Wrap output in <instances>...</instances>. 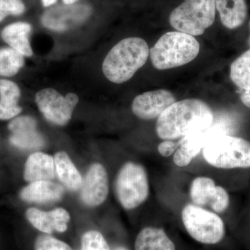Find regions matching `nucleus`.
Here are the masks:
<instances>
[{
    "label": "nucleus",
    "instance_id": "f257e3e1",
    "mask_svg": "<svg viewBox=\"0 0 250 250\" xmlns=\"http://www.w3.org/2000/svg\"><path fill=\"white\" fill-rule=\"evenodd\" d=\"M214 122L210 106L198 99L175 102L158 118L156 132L163 140H178L209 128Z\"/></svg>",
    "mask_w": 250,
    "mask_h": 250
},
{
    "label": "nucleus",
    "instance_id": "f03ea898",
    "mask_svg": "<svg viewBox=\"0 0 250 250\" xmlns=\"http://www.w3.org/2000/svg\"><path fill=\"white\" fill-rule=\"evenodd\" d=\"M149 56L146 41L141 38H126L117 43L105 57L104 75L113 83H125L146 63Z\"/></svg>",
    "mask_w": 250,
    "mask_h": 250
},
{
    "label": "nucleus",
    "instance_id": "7ed1b4c3",
    "mask_svg": "<svg viewBox=\"0 0 250 250\" xmlns=\"http://www.w3.org/2000/svg\"><path fill=\"white\" fill-rule=\"evenodd\" d=\"M200 50V43L194 36L178 31H169L149 49V55L153 66L164 70L191 62Z\"/></svg>",
    "mask_w": 250,
    "mask_h": 250
},
{
    "label": "nucleus",
    "instance_id": "20e7f679",
    "mask_svg": "<svg viewBox=\"0 0 250 250\" xmlns=\"http://www.w3.org/2000/svg\"><path fill=\"white\" fill-rule=\"evenodd\" d=\"M206 162L220 170L250 169V141L227 134L215 136L202 149Z\"/></svg>",
    "mask_w": 250,
    "mask_h": 250
},
{
    "label": "nucleus",
    "instance_id": "39448f33",
    "mask_svg": "<svg viewBox=\"0 0 250 250\" xmlns=\"http://www.w3.org/2000/svg\"><path fill=\"white\" fill-rule=\"evenodd\" d=\"M181 218L189 236L200 244H218L226 234L223 219L218 213L205 207L187 204L181 212Z\"/></svg>",
    "mask_w": 250,
    "mask_h": 250
},
{
    "label": "nucleus",
    "instance_id": "423d86ee",
    "mask_svg": "<svg viewBox=\"0 0 250 250\" xmlns=\"http://www.w3.org/2000/svg\"><path fill=\"white\" fill-rule=\"evenodd\" d=\"M215 11V0H184L172 11L169 21L177 31L200 36L214 22Z\"/></svg>",
    "mask_w": 250,
    "mask_h": 250
},
{
    "label": "nucleus",
    "instance_id": "0eeeda50",
    "mask_svg": "<svg viewBox=\"0 0 250 250\" xmlns=\"http://www.w3.org/2000/svg\"><path fill=\"white\" fill-rule=\"evenodd\" d=\"M147 171L137 163L126 162L117 174L115 190L117 198L126 210H132L143 205L149 195Z\"/></svg>",
    "mask_w": 250,
    "mask_h": 250
},
{
    "label": "nucleus",
    "instance_id": "6e6552de",
    "mask_svg": "<svg viewBox=\"0 0 250 250\" xmlns=\"http://www.w3.org/2000/svg\"><path fill=\"white\" fill-rule=\"evenodd\" d=\"M36 103L47 121L63 126L71 119L74 109L79 103V98L73 93L62 96L54 88H47L36 93Z\"/></svg>",
    "mask_w": 250,
    "mask_h": 250
},
{
    "label": "nucleus",
    "instance_id": "1a4fd4ad",
    "mask_svg": "<svg viewBox=\"0 0 250 250\" xmlns=\"http://www.w3.org/2000/svg\"><path fill=\"white\" fill-rule=\"evenodd\" d=\"M91 12L92 9L88 5H60L46 11L42 16V23L52 30L65 31L82 24Z\"/></svg>",
    "mask_w": 250,
    "mask_h": 250
},
{
    "label": "nucleus",
    "instance_id": "9d476101",
    "mask_svg": "<svg viewBox=\"0 0 250 250\" xmlns=\"http://www.w3.org/2000/svg\"><path fill=\"white\" fill-rule=\"evenodd\" d=\"M223 134L225 133L222 126L213 124L208 129L192 133L179 139V147L173 155L174 164L179 167L190 165L210 139Z\"/></svg>",
    "mask_w": 250,
    "mask_h": 250
},
{
    "label": "nucleus",
    "instance_id": "9b49d317",
    "mask_svg": "<svg viewBox=\"0 0 250 250\" xmlns=\"http://www.w3.org/2000/svg\"><path fill=\"white\" fill-rule=\"evenodd\" d=\"M80 190L81 199L88 207H98L106 201L109 184L107 172L102 164L95 163L90 166Z\"/></svg>",
    "mask_w": 250,
    "mask_h": 250
},
{
    "label": "nucleus",
    "instance_id": "f8f14e48",
    "mask_svg": "<svg viewBox=\"0 0 250 250\" xmlns=\"http://www.w3.org/2000/svg\"><path fill=\"white\" fill-rule=\"evenodd\" d=\"M175 102L173 94L169 90H152L136 96L133 100L131 109L135 116L141 119H158Z\"/></svg>",
    "mask_w": 250,
    "mask_h": 250
},
{
    "label": "nucleus",
    "instance_id": "ddd939ff",
    "mask_svg": "<svg viewBox=\"0 0 250 250\" xmlns=\"http://www.w3.org/2000/svg\"><path fill=\"white\" fill-rule=\"evenodd\" d=\"M36 121L29 116L16 118L9 125L12 134L10 142L22 149H39L45 144L43 138L36 131Z\"/></svg>",
    "mask_w": 250,
    "mask_h": 250
},
{
    "label": "nucleus",
    "instance_id": "4468645a",
    "mask_svg": "<svg viewBox=\"0 0 250 250\" xmlns=\"http://www.w3.org/2000/svg\"><path fill=\"white\" fill-rule=\"evenodd\" d=\"M29 223L42 232L51 234L54 231L64 232L67 229L70 216L66 210L57 208L51 211H42L36 208H29L26 211Z\"/></svg>",
    "mask_w": 250,
    "mask_h": 250
},
{
    "label": "nucleus",
    "instance_id": "2eb2a0df",
    "mask_svg": "<svg viewBox=\"0 0 250 250\" xmlns=\"http://www.w3.org/2000/svg\"><path fill=\"white\" fill-rule=\"evenodd\" d=\"M55 164L52 156L35 152L28 157L24 166V179L26 182L51 181L56 176Z\"/></svg>",
    "mask_w": 250,
    "mask_h": 250
},
{
    "label": "nucleus",
    "instance_id": "dca6fc26",
    "mask_svg": "<svg viewBox=\"0 0 250 250\" xmlns=\"http://www.w3.org/2000/svg\"><path fill=\"white\" fill-rule=\"evenodd\" d=\"M63 194L64 188L62 185L51 181H39L24 187L21 192V197L25 202L49 203L59 201Z\"/></svg>",
    "mask_w": 250,
    "mask_h": 250
},
{
    "label": "nucleus",
    "instance_id": "f3484780",
    "mask_svg": "<svg viewBox=\"0 0 250 250\" xmlns=\"http://www.w3.org/2000/svg\"><path fill=\"white\" fill-rule=\"evenodd\" d=\"M135 250H177L175 244L164 229L146 227L135 241Z\"/></svg>",
    "mask_w": 250,
    "mask_h": 250
},
{
    "label": "nucleus",
    "instance_id": "a211bd4d",
    "mask_svg": "<svg viewBox=\"0 0 250 250\" xmlns=\"http://www.w3.org/2000/svg\"><path fill=\"white\" fill-rule=\"evenodd\" d=\"M222 24L229 29L241 27L248 16L246 0H215Z\"/></svg>",
    "mask_w": 250,
    "mask_h": 250
},
{
    "label": "nucleus",
    "instance_id": "6ab92c4d",
    "mask_svg": "<svg viewBox=\"0 0 250 250\" xmlns=\"http://www.w3.org/2000/svg\"><path fill=\"white\" fill-rule=\"evenodd\" d=\"M31 26L26 22H16L9 24L3 29L1 37L11 48L25 57L33 55L29 36Z\"/></svg>",
    "mask_w": 250,
    "mask_h": 250
},
{
    "label": "nucleus",
    "instance_id": "aec40b11",
    "mask_svg": "<svg viewBox=\"0 0 250 250\" xmlns=\"http://www.w3.org/2000/svg\"><path fill=\"white\" fill-rule=\"evenodd\" d=\"M54 159L56 173L62 183L72 191L80 190L83 179L66 153L57 152Z\"/></svg>",
    "mask_w": 250,
    "mask_h": 250
},
{
    "label": "nucleus",
    "instance_id": "412c9836",
    "mask_svg": "<svg viewBox=\"0 0 250 250\" xmlns=\"http://www.w3.org/2000/svg\"><path fill=\"white\" fill-rule=\"evenodd\" d=\"M21 90L11 81L0 80V120H9L18 116L22 108L18 105Z\"/></svg>",
    "mask_w": 250,
    "mask_h": 250
},
{
    "label": "nucleus",
    "instance_id": "4be33fe9",
    "mask_svg": "<svg viewBox=\"0 0 250 250\" xmlns=\"http://www.w3.org/2000/svg\"><path fill=\"white\" fill-rule=\"evenodd\" d=\"M216 186L214 179L207 176H199L192 179L189 187L191 203L205 208L208 207Z\"/></svg>",
    "mask_w": 250,
    "mask_h": 250
},
{
    "label": "nucleus",
    "instance_id": "5701e85b",
    "mask_svg": "<svg viewBox=\"0 0 250 250\" xmlns=\"http://www.w3.org/2000/svg\"><path fill=\"white\" fill-rule=\"evenodd\" d=\"M230 78L241 89L250 90V48L231 64Z\"/></svg>",
    "mask_w": 250,
    "mask_h": 250
},
{
    "label": "nucleus",
    "instance_id": "b1692460",
    "mask_svg": "<svg viewBox=\"0 0 250 250\" xmlns=\"http://www.w3.org/2000/svg\"><path fill=\"white\" fill-rule=\"evenodd\" d=\"M24 64V56L11 48L0 49V76H14Z\"/></svg>",
    "mask_w": 250,
    "mask_h": 250
},
{
    "label": "nucleus",
    "instance_id": "393cba45",
    "mask_svg": "<svg viewBox=\"0 0 250 250\" xmlns=\"http://www.w3.org/2000/svg\"><path fill=\"white\" fill-rule=\"evenodd\" d=\"M231 205V197L228 190L223 186L217 185L214 194L208 207L210 210L218 213L223 214L228 210Z\"/></svg>",
    "mask_w": 250,
    "mask_h": 250
},
{
    "label": "nucleus",
    "instance_id": "a878e982",
    "mask_svg": "<svg viewBox=\"0 0 250 250\" xmlns=\"http://www.w3.org/2000/svg\"><path fill=\"white\" fill-rule=\"evenodd\" d=\"M81 250H110V248L101 233L90 231L82 236Z\"/></svg>",
    "mask_w": 250,
    "mask_h": 250
},
{
    "label": "nucleus",
    "instance_id": "bb28decb",
    "mask_svg": "<svg viewBox=\"0 0 250 250\" xmlns=\"http://www.w3.org/2000/svg\"><path fill=\"white\" fill-rule=\"evenodd\" d=\"M35 250H72L71 248L50 235H41L35 243Z\"/></svg>",
    "mask_w": 250,
    "mask_h": 250
},
{
    "label": "nucleus",
    "instance_id": "cd10ccee",
    "mask_svg": "<svg viewBox=\"0 0 250 250\" xmlns=\"http://www.w3.org/2000/svg\"><path fill=\"white\" fill-rule=\"evenodd\" d=\"M25 6L21 0H0V22L6 16L23 14Z\"/></svg>",
    "mask_w": 250,
    "mask_h": 250
},
{
    "label": "nucleus",
    "instance_id": "c85d7f7f",
    "mask_svg": "<svg viewBox=\"0 0 250 250\" xmlns=\"http://www.w3.org/2000/svg\"><path fill=\"white\" fill-rule=\"evenodd\" d=\"M179 147V140H164L158 145L157 151L163 157L168 158L174 155Z\"/></svg>",
    "mask_w": 250,
    "mask_h": 250
},
{
    "label": "nucleus",
    "instance_id": "c756f323",
    "mask_svg": "<svg viewBox=\"0 0 250 250\" xmlns=\"http://www.w3.org/2000/svg\"><path fill=\"white\" fill-rule=\"evenodd\" d=\"M241 101L246 107L250 108V90H244L241 95Z\"/></svg>",
    "mask_w": 250,
    "mask_h": 250
},
{
    "label": "nucleus",
    "instance_id": "7c9ffc66",
    "mask_svg": "<svg viewBox=\"0 0 250 250\" xmlns=\"http://www.w3.org/2000/svg\"><path fill=\"white\" fill-rule=\"evenodd\" d=\"M42 1V5L45 7H48L51 5L55 4L57 2V0H41Z\"/></svg>",
    "mask_w": 250,
    "mask_h": 250
},
{
    "label": "nucleus",
    "instance_id": "2f4dec72",
    "mask_svg": "<svg viewBox=\"0 0 250 250\" xmlns=\"http://www.w3.org/2000/svg\"><path fill=\"white\" fill-rule=\"evenodd\" d=\"M65 4H74L77 2L78 0H62Z\"/></svg>",
    "mask_w": 250,
    "mask_h": 250
},
{
    "label": "nucleus",
    "instance_id": "473e14b6",
    "mask_svg": "<svg viewBox=\"0 0 250 250\" xmlns=\"http://www.w3.org/2000/svg\"><path fill=\"white\" fill-rule=\"evenodd\" d=\"M113 250H129L127 248H125V247L120 246L118 247V248H115Z\"/></svg>",
    "mask_w": 250,
    "mask_h": 250
},
{
    "label": "nucleus",
    "instance_id": "72a5a7b5",
    "mask_svg": "<svg viewBox=\"0 0 250 250\" xmlns=\"http://www.w3.org/2000/svg\"><path fill=\"white\" fill-rule=\"evenodd\" d=\"M249 29H250V34H249V37H248V46H249V47L250 48V21L249 23Z\"/></svg>",
    "mask_w": 250,
    "mask_h": 250
}]
</instances>
